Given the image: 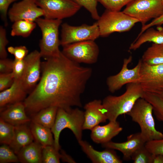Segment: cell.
Listing matches in <instances>:
<instances>
[{
    "mask_svg": "<svg viewBox=\"0 0 163 163\" xmlns=\"http://www.w3.org/2000/svg\"><path fill=\"white\" fill-rule=\"evenodd\" d=\"M18 0H0V12L1 16L6 24L7 23V17L9 6L12 3Z\"/></svg>",
    "mask_w": 163,
    "mask_h": 163,
    "instance_id": "60d3db41",
    "label": "cell"
},
{
    "mask_svg": "<svg viewBox=\"0 0 163 163\" xmlns=\"http://www.w3.org/2000/svg\"><path fill=\"white\" fill-rule=\"evenodd\" d=\"M161 1H162V2L163 5V0H161Z\"/></svg>",
    "mask_w": 163,
    "mask_h": 163,
    "instance_id": "bcb514c9",
    "label": "cell"
},
{
    "mask_svg": "<svg viewBox=\"0 0 163 163\" xmlns=\"http://www.w3.org/2000/svg\"><path fill=\"white\" fill-rule=\"evenodd\" d=\"M141 59L151 65L163 64V43H153L144 52Z\"/></svg>",
    "mask_w": 163,
    "mask_h": 163,
    "instance_id": "484cf974",
    "label": "cell"
},
{
    "mask_svg": "<svg viewBox=\"0 0 163 163\" xmlns=\"http://www.w3.org/2000/svg\"><path fill=\"white\" fill-rule=\"evenodd\" d=\"M157 94V95H158L163 99V92L160 93L158 94Z\"/></svg>",
    "mask_w": 163,
    "mask_h": 163,
    "instance_id": "f6af8a7d",
    "label": "cell"
},
{
    "mask_svg": "<svg viewBox=\"0 0 163 163\" xmlns=\"http://www.w3.org/2000/svg\"><path fill=\"white\" fill-rule=\"evenodd\" d=\"M27 94L20 79H14L10 87L0 91V109L11 104L24 102Z\"/></svg>",
    "mask_w": 163,
    "mask_h": 163,
    "instance_id": "d6986e66",
    "label": "cell"
},
{
    "mask_svg": "<svg viewBox=\"0 0 163 163\" xmlns=\"http://www.w3.org/2000/svg\"><path fill=\"white\" fill-rule=\"evenodd\" d=\"M145 146L152 154L163 155V139L147 142Z\"/></svg>",
    "mask_w": 163,
    "mask_h": 163,
    "instance_id": "e575fe53",
    "label": "cell"
},
{
    "mask_svg": "<svg viewBox=\"0 0 163 163\" xmlns=\"http://www.w3.org/2000/svg\"><path fill=\"white\" fill-rule=\"evenodd\" d=\"M88 11L92 18L97 20L100 18L97 9V0H73Z\"/></svg>",
    "mask_w": 163,
    "mask_h": 163,
    "instance_id": "836d02e7",
    "label": "cell"
},
{
    "mask_svg": "<svg viewBox=\"0 0 163 163\" xmlns=\"http://www.w3.org/2000/svg\"><path fill=\"white\" fill-rule=\"evenodd\" d=\"M162 24H163V14L158 17L154 19L149 23L142 26L139 35H140L146 30L150 27L154 26H160Z\"/></svg>",
    "mask_w": 163,
    "mask_h": 163,
    "instance_id": "b9f144b4",
    "label": "cell"
},
{
    "mask_svg": "<svg viewBox=\"0 0 163 163\" xmlns=\"http://www.w3.org/2000/svg\"><path fill=\"white\" fill-rule=\"evenodd\" d=\"M146 142L143 138L140 132L131 134L128 136L126 140L122 142L110 141L102 144V147L117 150L123 154L126 160L131 159L132 155L138 149L145 145Z\"/></svg>",
    "mask_w": 163,
    "mask_h": 163,
    "instance_id": "9a60e30c",
    "label": "cell"
},
{
    "mask_svg": "<svg viewBox=\"0 0 163 163\" xmlns=\"http://www.w3.org/2000/svg\"><path fill=\"white\" fill-rule=\"evenodd\" d=\"M8 52L14 55L15 59L18 60L24 59L28 54V51L24 46L13 47L10 46L7 48Z\"/></svg>",
    "mask_w": 163,
    "mask_h": 163,
    "instance_id": "d590c367",
    "label": "cell"
},
{
    "mask_svg": "<svg viewBox=\"0 0 163 163\" xmlns=\"http://www.w3.org/2000/svg\"><path fill=\"white\" fill-rule=\"evenodd\" d=\"M60 150V159L62 161L69 163H76L73 158L67 154L64 150L61 149Z\"/></svg>",
    "mask_w": 163,
    "mask_h": 163,
    "instance_id": "7bdbcfd3",
    "label": "cell"
},
{
    "mask_svg": "<svg viewBox=\"0 0 163 163\" xmlns=\"http://www.w3.org/2000/svg\"><path fill=\"white\" fill-rule=\"evenodd\" d=\"M25 67L24 59L13 60L12 72L14 79H20L24 73Z\"/></svg>",
    "mask_w": 163,
    "mask_h": 163,
    "instance_id": "74e56055",
    "label": "cell"
},
{
    "mask_svg": "<svg viewBox=\"0 0 163 163\" xmlns=\"http://www.w3.org/2000/svg\"><path fill=\"white\" fill-rule=\"evenodd\" d=\"M147 42L157 44L163 43V28L156 30L150 27L147 29L131 44L129 49L136 50Z\"/></svg>",
    "mask_w": 163,
    "mask_h": 163,
    "instance_id": "603a6c76",
    "label": "cell"
},
{
    "mask_svg": "<svg viewBox=\"0 0 163 163\" xmlns=\"http://www.w3.org/2000/svg\"><path fill=\"white\" fill-rule=\"evenodd\" d=\"M41 57L40 51L34 50L28 54L24 59L25 67L20 80L24 89L29 94L40 78Z\"/></svg>",
    "mask_w": 163,
    "mask_h": 163,
    "instance_id": "4fadbf2b",
    "label": "cell"
},
{
    "mask_svg": "<svg viewBox=\"0 0 163 163\" xmlns=\"http://www.w3.org/2000/svg\"><path fill=\"white\" fill-rule=\"evenodd\" d=\"M144 92L139 83H131L127 84L126 91L122 94L106 97L102 104L107 120L116 121L120 115L127 114L137 100L143 97Z\"/></svg>",
    "mask_w": 163,
    "mask_h": 163,
    "instance_id": "7a4b0ae2",
    "label": "cell"
},
{
    "mask_svg": "<svg viewBox=\"0 0 163 163\" xmlns=\"http://www.w3.org/2000/svg\"><path fill=\"white\" fill-rule=\"evenodd\" d=\"M37 25L36 23L34 21L25 20L16 21L14 22L12 26L11 35L28 37L36 28Z\"/></svg>",
    "mask_w": 163,
    "mask_h": 163,
    "instance_id": "4316f807",
    "label": "cell"
},
{
    "mask_svg": "<svg viewBox=\"0 0 163 163\" xmlns=\"http://www.w3.org/2000/svg\"><path fill=\"white\" fill-rule=\"evenodd\" d=\"M153 112L152 105L143 98H140L126 114L139 125L141 135L146 142L163 139V133L155 129Z\"/></svg>",
    "mask_w": 163,
    "mask_h": 163,
    "instance_id": "277c9868",
    "label": "cell"
},
{
    "mask_svg": "<svg viewBox=\"0 0 163 163\" xmlns=\"http://www.w3.org/2000/svg\"><path fill=\"white\" fill-rule=\"evenodd\" d=\"M100 36L97 22L91 25L83 24L79 26H73L64 23L61 25L60 44L63 46L79 42L94 41Z\"/></svg>",
    "mask_w": 163,
    "mask_h": 163,
    "instance_id": "ba28073f",
    "label": "cell"
},
{
    "mask_svg": "<svg viewBox=\"0 0 163 163\" xmlns=\"http://www.w3.org/2000/svg\"><path fill=\"white\" fill-rule=\"evenodd\" d=\"M122 130L117 121H109L105 125H98L93 128L91 130V138L94 142L102 144L111 141Z\"/></svg>",
    "mask_w": 163,
    "mask_h": 163,
    "instance_id": "ffe728a7",
    "label": "cell"
},
{
    "mask_svg": "<svg viewBox=\"0 0 163 163\" xmlns=\"http://www.w3.org/2000/svg\"><path fill=\"white\" fill-rule=\"evenodd\" d=\"M139 83L145 92H163V64L151 65L142 60Z\"/></svg>",
    "mask_w": 163,
    "mask_h": 163,
    "instance_id": "8fae6325",
    "label": "cell"
},
{
    "mask_svg": "<svg viewBox=\"0 0 163 163\" xmlns=\"http://www.w3.org/2000/svg\"><path fill=\"white\" fill-rule=\"evenodd\" d=\"M14 78L12 72L0 74V91L6 90L13 84Z\"/></svg>",
    "mask_w": 163,
    "mask_h": 163,
    "instance_id": "f35d334b",
    "label": "cell"
},
{
    "mask_svg": "<svg viewBox=\"0 0 163 163\" xmlns=\"http://www.w3.org/2000/svg\"><path fill=\"white\" fill-rule=\"evenodd\" d=\"M132 57L130 56L123 60L122 68L117 74L108 77L106 84L109 91L113 93L121 89L126 84L131 83H139L142 60H139L133 68L129 69L128 66L131 62Z\"/></svg>",
    "mask_w": 163,
    "mask_h": 163,
    "instance_id": "7c38bea8",
    "label": "cell"
},
{
    "mask_svg": "<svg viewBox=\"0 0 163 163\" xmlns=\"http://www.w3.org/2000/svg\"><path fill=\"white\" fill-rule=\"evenodd\" d=\"M62 52L71 60L80 64H92L98 59L99 50L94 40L75 43L63 46Z\"/></svg>",
    "mask_w": 163,
    "mask_h": 163,
    "instance_id": "9c48e42d",
    "label": "cell"
},
{
    "mask_svg": "<svg viewBox=\"0 0 163 163\" xmlns=\"http://www.w3.org/2000/svg\"><path fill=\"white\" fill-rule=\"evenodd\" d=\"M84 120L83 130H91L100 123L107 120L100 100L95 99L86 103L84 107Z\"/></svg>",
    "mask_w": 163,
    "mask_h": 163,
    "instance_id": "2e32d148",
    "label": "cell"
},
{
    "mask_svg": "<svg viewBox=\"0 0 163 163\" xmlns=\"http://www.w3.org/2000/svg\"><path fill=\"white\" fill-rule=\"evenodd\" d=\"M152 154L145 145L137 149L132 155L134 163H152Z\"/></svg>",
    "mask_w": 163,
    "mask_h": 163,
    "instance_id": "4dcf8cb0",
    "label": "cell"
},
{
    "mask_svg": "<svg viewBox=\"0 0 163 163\" xmlns=\"http://www.w3.org/2000/svg\"><path fill=\"white\" fill-rule=\"evenodd\" d=\"M8 15L13 22L20 20L35 22L37 18L43 16L44 12L37 5L35 0H22L13 5Z\"/></svg>",
    "mask_w": 163,
    "mask_h": 163,
    "instance_id": "5bb4252c",
    "label": "cell"
},
{
    "mask_svg": "<svg viewBox=\"0 0 163 163\" xmlns=\"http://www.w3.org/2000/svg\"><path fill=\"white\" fill-rule=\"evenodd\" d=\"M82 150L93 163H121L122 160L114 149L106 148L100 151L94 149L88 142L82 140L78 142Z\"/></svg>",
    "mask_w": 163,
    "mask_h": 163,
    "instance_id": "e0dca14e",
    "label": "cell"
},
{
    "mask_svg": "<svg viewBox=\"0 0 163 163\" xmlns=\"http://www.w3.org/2000/svg\"><path fill=\"white\" fill-rule=\"evenodd\" d=\"M97 21L100 36L106 37L115 32H122L130 30L139 22L137 19L123 11H112L106 9Z\"/></svg>",
    "mask_w": 163,
    "mask_h": 163,
    "instance_id": "8992f818",
    "label": "cell"
},
{
    "mask_svg": "<svg viewBox=\"0 0 163 163\" xmlns=\"http://www.w3.org/2000/svg\"><path fill=\"white\" fill-rule=\"evenodd\" d=\"M30 128L35 141L42 147L54 146V139L51 129L31 121Z\"/></svg>",
    "mask_w": 163,
    "mask_h": 163,
    "instance_id": "cb8c5ba5",
    "label": "cell"
},
{
    "mask_svg": "<svg viewBox=\"0 0 163 163\" xmlns=\"http://www.w3.org/2000/svg\"><path fill=\"white\" fill-rule=\"evenodd\" d=\"M152 163H163V155L152 154Z\"/></svg>",
    "mask_w": 163,
    "mask_h": 163,
    "instance_id": "ee69618b",
    "label": "cell"
},
{
    "mask_svg": "<svg viewBox=\"0 0 163 163\" xmlns=\"http://www.w3.org/2000/svg\"><path fill=\"white\" fill-rule=\"evenodd\" d=\"M53 145L43 147L42 159L43 163H60V154Z\"/></svg>",
    "mask_w": 163,
    "mask_h": 163,
    "instance_id": "f546056e",
    "label": "cell"
},
{
    "mask_svg": "<svg viewBox=\"0 0 163 163\" xmlns=\"http://www.w3.org/2000/svg\"><path fill=\"white\" fill-rule=\"evenodd\" d=\"M19 162L17 155L8 145L3 144L0 147V163H17Z\"/></svg>",
    "mask_w": 163,
    "mask_h": 163,
    "instance_id": "1f68e13d",
    "label": "cell"
},
{
    "mask_svg": "<svg viewBox=\"0 0 163 163\" xmlns=\"http://www.w3.org/2000/svg\"><path fill=\"white\" fill-rule=\"evenodd\" d=\"M84 120V112L78 107L68 110L58 108L54 124L51 129L54 139V146L57 150L61 149L59 136L64 129H70L78 142L82 140Z\"/></svg>",
    "mask_w": 163,
    "mask_h": 163,
    "instance_id": "3957f363",
    "label": "cell"
},
{
    "mask_svg": "<svg viewBox=\"0 0 163 163\" xmlns=\"http://www.w3.org/2000/svg\"><path fill=\"white\" fill-rule=\"evenodd\" d=\"M35 22L42 33L39 43L41 57L46 59L59 56L61 52L59 49L60 44L59 29L62 23V20L40 17L37 18Z\"/></svg>",
    "mask_w": 163,
    "mask_h": 163,
    "instance_id": "5b68a950",
    "label": "cell"
},
{
    "mask_svg": "<svg viewBox=\"0 0 163 163\" xmlns=\"http://www.w3.org/2000/svg\"><path fill=\"white\" fill-rule=\"evenodd\" d=\"M134 0H97L107 10L120 11L125 5Z\"/></svg>",
    "mask_w": 163,
    "mask_h": 163,
    "instance_id": "d6a6232c",
    "label": "cell"
},
{
    "mask_svg": "<svg viewBox=\"0 0 163 163\" xmlns=\"http://www.w3.org/2000/svg\"><path fill=\"white\" fill-rule=\"evenodd\" d=\"M0 119L14 126L27 124L31 121V118L27 114L23 102L0 109Z\"/></svg>",
    "mask_w": 163,
    "mask_h": 163,
    "instance_id": "ac0fdd59",
    "label": "cell"
},
{
    "mask_svg": "<svg viewBox=\"0 0 163 163\" xmlns=\"http://www.w3.org/2000/svg\"><path fill=\"white\" fill-rule=\"evenodd\" d=\"M9 43L7 38L6 31L2 26L0 27V59L7 58L8 54L6 46Z\"/></svg>",
    "mask_w": 163,
    "mask_h": 163,
    "instance_id": "8d00e7d4",
    "label": "cell"
},
{
    "mask_svg": "<svg viewBox=\"0 0 163 163\" xmlns=\"http://www.w3.org/2000/svg\"><path fill=\"white\" fill-rule=\"evenodd\" d=\"M15 126L0 119V142L9 145L14 134Z\"/></svg>",
    "mask_w": 163,
    "mask_h": 163,
    "instance_id": "f1b7e54d",
    "label": "cell"
},
{
    "mask_svg": "<svg viewBox=\"0 0 163 163\" xmlns=\"http://www.w3.org/2000/svg\"><path fill=\"white\" fill-rule=\"evenodd\" d=\"M123 11L137 19L142 26L152 18L163 14L161 0H134L127 4Z\"/></svg>",
    "mask_w": 163,
    "mask_h": 163,
    "instance_id": "52a82bcc",
    "label": "cell"
},
{
    "mask_svg": "<svg viewBox=\"0 0 163 163\" xmlns=\"http://www.w3.org/2000/svg\"><path fill=\"white\" fill-rule=\"evenodd\" d=\"M41 72L39 83L23 102L27 115L32 117L49 107H82L81 97L92 75L91 68L81 66L61 51L41 62Z\"/></svg>",
    "mask_w": 163,
    "mask_h": 163,
    "instance_id": "6da1fadb",
    "label": "cell"
},
{
    "mask_svg": "<svg viewBox=\"0 0 163 163\" xmlns=\"http://www.w3.org/2000/svg\"><path fill=\"white\" fill-rule=\"evenodd\" d=\"M152 106L156 119L163 122V99L157 94L144 92L143 97Z\"/></svg>",
    "mask_w": 163,
    "mask_h": 163,
    "instance_id": "83f0119b",
    "label": "cell"
},
{
    "mask_svg": "<svg viewBox=\"0 0 163 163\" xmlns=\"http://www.w3.org/2000/svg\"><path fill=\"white\" fill-rule=\"evenodd\" d=\"M44 12V17L48 19L61 20L71 17L81 7L73 0H35Z\"/></svg>",
    "mask_w": 163,
    "mask_h": 163,
    "instance_id": "30bf717a",
    "label": "cell"
},
{
    "mask_svg": "<svg viewBox=\"0 0 163 163\" xmlns=\"http://www.w3.org/2000/svg\"><path fill=\"white\" fill-rule=\"evenodd\" d=\"M42 146L34 141L21 149L17 154L19 162L42 163Z\"/></svg>",
    "mask_w": 163,
    "mask_h": 163,
    "instance_id": "7402d4cb",
    "label": "cell"
},
{
    "mask_svg": "<svg viewBox=\"0 0 163 163\" xmlns=\"http://www.w3.org/2000/svg\"><path fill=\"white\" fill-rule=\"evenodd\" d=\"M58 109L56 107L43 109L31 117V121L51 129L54 124Z\"/></svg>",
    "mask_w": 163,
    "mask_h": 163,
    "instance_id": "d4e9b609",
    "label": "cell"
},
{
    "mask_svg": "<svg viewBox=\"0 0 163 163\" xmlns=\"http://www.w3.org/2000/svg\"><path fill=\"white\" fill-rule=\"evenodd\" d=\"M34 139L27 124L15 126L13 138L9 145L17 155L23 148L34 142Z\"/></svg>",
    "mask_w": 163,
    "mask_h": 163,
    "instance_id": "44dd1931",
    "label": "cell"
},
{
    "mask_svg": "<svg viewBox=\"0 0 163 163\" xmlns=\"http://www.w3.org/2000/svg\"><path fill=\"white\" fill-rule=\"evenodd\" d=\"M13 60L7 58L0 59V74L12 72Z\"/></svg>",
    "mask_w": 163,
    "mask_h": 163,
    "instance_id": "ab89813d",
    "label": "cell"
}]
</instances>
